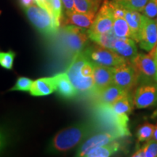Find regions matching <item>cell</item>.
<instances>
[{
	"instance_id": "1",
	"label": "cell",
	"mask_w": 157,
	"mask_h": 157,
	"mask_svg": "<svg viewBox=\"0 0 157 157\" xmlns=\"http://www.w3.org/2000/svg\"><path fill=\"white\" fill-rule=\"evenodd\" d=\"M95 125L81 123L62 129L52 138L50 151L53 153H65L71 150L95 132Z\"/></svg>"
},
{
	"instance_id": "2",
	"label": "cell",
	"mask_w": 157,
	"mask_h": 157,
	"mask_svg": "<svg viewBox=\"0 0 157 157\" xmlns=\"http://www.w3.org/2000/svg\"><path fill=\"white\" fill-rule=\"evenodd\" d=\"M96 124L104 131L114 133L119 137L130 135L128 129V116L114 113L110 105L98 103L95 109Z\"/></svg>"
},
{
	"instance_id": "3",
	"label": "cell",
	"mask_w": 157,
	"mask_h": 157,
	"mask_svg": "<svg viewBox=\"0 0 157 157\" xmlns=\"http://www.w3.org/2000/svg\"><path fill=\"white\" fill-rule=\"evenodd\" d=\"M23 10L31 24L40 34L46 36L56 34L58 28L54 18L48 11L35 4L26 8H23Z\"/></svg>"
},
{
	"instance_id": "4",
	"label": "cell",
	"mask_w": 157,
	"mask_h": 157,
	"mask_svg": "<svg viewBox=\"0 0 157 157\" xmlns=\"http://www.w3.org/2000/svg\"><path fill=\"white\" fill-rule=\"evenodd\" d=\"M87 29L73 25H64L62 30V42L66 50L74 56L85 49L89 39Z\"/></svg>"
},
{
	"instance_id": "5",
	"label": "cell",
	"mask_w": 157,
	"mask_h": 157,
	"mask_svg": "<svg viewBox=\"0 0 157 157\" xmlns=\"http://www.w3.org/2000/svg\"><path fill=\"white\" fill-rule=\"evenodd\" d=\"M83 52L90 61L101 66L115 68L128 62L115 51L97 44L86 48Z\"/></svg>"
},
{
	"instance_id": "6",
	"label": "cell",
	"mask_w": 157,
	"mask_h": 157,
	"mask_svg": "<svg viewBox=\"0 0 157 157\" xmlns=\"http://www.w3.org/2000/svg\"><path fill=\"white\" fill-rule=\"evenodd\" d=\"M131 63L138 74L139 78H143L144 83H157L156 48L148 52V54L137 53Z\"/></svg>"
},
{
	"instance_id": "7",
	"label": "cell",
	"mask_w": 157,
	"mask_h": 157,
	"mask_svg": "<svg viewBox=\"0 0 157 157\" xmlns=\"http://www.w3.org/2000/svg\"><path fill=\"white\" fill-rule=\"evenodd\" d=\"M86 55L84 53L83 51L75 55L74 60L66 72L73 85L78 90V92L81 93L94 91L95 89L93 76L85 77L80 71V67Z\"/></svg>"
},
{
	"instance_id": "8",
	"label": "cell",
	"mask_w": 157,
	"mask_h": 157,
	"mask_svg": "<svg viewBox=\"0 0 157 157\" xmlns=\"http://www.w3.org/2000/svg\"><path fill=\"white\" fill-rule=\"evenodd\" d=\"M139 81V75L129 62L113 68V83L128 93Z\"/></svg>"
},
{
	"instance_id": "9",
	"label": "cell",
	"mask_w": 157,
	"mask_h": 157,
	"mask_svg": "<svg viewBox=\"0 0 157 157\" xmlns=\"http://www.w3.org/2000/svg\"><path fill=\"white\" fill-rule=\"evenodd\" d=\"M114 16L110 1L105 0L96 13L93 24L88 29V34H103L111 31L113 28Z\"/></svg>"
},
{
	"instance_id": "10",
	"label": "cell",
	"mask_w": 157,
	"mask_h": 157,
	"mask_svg": "<svg viewBox=\"0 0 157 157\" xmlns=\"http://www.w3.org/2000/svg\"><path fill=\"white\" fill-rule=\"evenodd\" d=\"M135 106L145 109L157 104V83L146 82L139 86L135 90L133 98Z\"/></svg>"
},
{
	"instance_id": "11",
	"label": "cell",
	"mask_w": 157,
	"mask_h": 157,
	"mask_svg": "<svg viewBox=\"0 0 157 157\" xmlns=\"http://www.w3.org/2000/svg\"><path fill=\"white\" fill-rule=\"evenodd\" d=\"M139 45L142 50L150 52L157 44V23L155 19L143 15Z\"/></svg>"
},
{
	"instance_id": "12",
	"label": "cell",
	"mask_w": 157,
	"mask_h": 157,
	"mask_svg": "<svg viewBox=\"0 0 157 157\" xmlns=\"http://www.w3.org/2000/svg\"><path fill=\"white\" fill-rule=\"evenodd\" d=\"M117 138H119V137L114 133L104 130L100 131L96 134H94L86 139L85 141L81 145V146L78 148L76 156H84V154L90 149L109 144Z\"/></svg>"
},
{
	"instance_id": "13",
	"label": "cell",
	"mask_w": 157,
	"mask_h": 157,
	"mask_svg": "<svg viewBox=\"0 0 157 157\" xmlns=\"http://www.w3.org/2000/svg\"><path fill=\"white\" fill-rule=\"evenodd\" d=\"M96 13H84L76 10L65 12L62 21L63 25H73L84 29H89L95 20Z\"/></svg>"
},
{
	"instance_id": "14",
	"label": "cell",
	"mask_w": 157,
	"mask_h": 157,
	"mask_svg": "<svg viewBox=\"0 0 157 157\" xmlns=\"http://www.w3.org/2000/svg\"><path fill=\"white\" fill-rule=\"evenodd\" d=\"M94 92H98L113 83V68L94 63Z\"/></svg>"
},
{
	"instance_id": "15",
	"label": "cell",
	"mask_w": 157,
	"mask_h": 157,
	"mask_svg": "<svg viewBox=\"0 0 157 157\" xmlns=\"http://www.w3.org/2000/svg\"><path fill=\"white\" fill-rule=\"evenodd\" d=\"M127 93H128L124 91L114 83L110 84L108 87L95 93L98 103L105 104V105H111Z\"/></svg>"
},
{
	"instance_id": "16",
	"label": "cell",
	"mask_w": 157,
	"mask_h": 157,
	"mask_svg": "<svg viewBox=\"0 0 157 157\" xmlns=\"http://www.w3.org/2000/svg\"><path fill=\"white\" fill-rule=\"evenodd\" d=\"M113 50L131 63L137 55L136 42L131 38H119L118 37L113 45Z\"/></svg>"
},
{
	"instance_id": "17",
	"label": "cell",
	"mask_w": 157,
	"mask_h": 157,
	"mask_svg": "<svg viewBox=\"0 0 157 157\" xmlns=\"http://www.w3.org/2000/svg\"><path fill=\"white\" fill-rule=\"evenodd\" d=\"M56 91V77L40 78L33 82L30 94L33 96H46Z\"/></svg>"
},
{
	"instance_id": "18",
	"label": "cell",
	"mask_w": 157,
	"mask_h": 157,
	"mask_svg": "<svg viewBox=\"0 0 157 157\" xmlns=\"http://www.w3.org/2000/svg\"><path fill=\"white\" fill-rule=\"evenodd\" d=\"M56 83V91L61 97L71 99L78 95V90L71 83L66 73H61L55 76Z\"/></svg>"
},
{
	"instance_id": "19",
	"label": "cell",
	"mask_w": 157,
	"mask_h": 157,
	"mask_svg": "<svg viewBox=\"0 0 157 157\" xmlns=\"http://www.w3.org/2000/svg\"><path fill=\"white\" fill-rule=\"evenodd\" d=\"M142 17L143 14H141L140 12L125 10L124 18L130 29L131 39L135 40L136 43H138L140 41Z\"/></svg>"
},
{
	"instance_id": "20",
	"label": "cell",
	"mask_w": 157,
	"mask_h": 157,
	"mask_svg": "<svg viewBox=\"0 0 157 157\" xmlns=\"http://www.w3.org/2000/svg\"><path fill=\"white\" fill-rule=\"evenodd\" d=\"M119 149V143L113 142L104 146H98L90 149L84 154L86 157H108L111 156Z\"/></svg>"
},
{
	"instance_id": "21",
	"label": "cell",
	"mask_w": 157,
	"mask_h": 157,
	"mask_svg": "<svg viewBox=\"0 0 157 157\" xmlns=\"http://www.w3.org/2000/svg\"><path fill=\"white\" fill-rule=\"evenodd\" d=\"M88 35L90 39L95 44L110 50H113V45L118 38L112 29L103 34H90Z\"/></svg>"
},
{
	"instance_id": "22",
	"label": "cell",
	"mask_w": 157,
	"mask_h": 157,
	"mask_svg": "<svg viewBox=\"0 0 157 157\" xmlns=\"http://www.w3.org/2000/svg\"><path fill=\"white\" fill-rule=\"evenodd\" d=\"M133 103L132 98L127 93L110 105L117 115L129 116L132 110Z\"/></svg>"
},
{
	"instance_id": "23",
	"label": "cell",
	"mask_w": 157,
	"mask_h": 157,
	"mask_svg": "<svg viewBox=\"0 0 157 157\" xmlns=\"http://www.w3.org/2000/svg\"><path fill=\"white\" fill-rule=\"evenodd\" d=\"M102 0H74V10L84 13H97Z\"/></svg>"
},
{
	"instance_id": "24",
	"label": "cell",
	"mask_w": 157,
	"mask_h": 157,
	"mask_svg": "<svg viewBox=\"0 0 157 157\" xmlns=\"http://www.w3.org/2000/svg\"><path fill=\"white\" fill-rule=\"evenodd\" d=\"M112 30L119 38H131V31L125 18H115Z\"/></svg>"
},
{
	"instance_id": "25",
	"label": "cell",
	"mask_w": 157,
	"mask_h": 157,
	"mask_svg": "<svg viewBox=\"0 0 157 157\" xmlns=\"http://www.w3.org/2000/svg\"><path fill=\"white\" fill-rule=\"evenodd\" d=\"M124 9L142 13L148 0H113Z\"/></svg>"
},
{
	"instance_id": "26",
	"label": "cell",
	"mask_w": 157,
	"mask_h": 157,
	"mask_svg": "<svg viewBox=\"0 0 157 157\" xmlns=\"http://www.w3.org/2000/svg\"><path fill=\"white\" fill-rule=\"evenodd\" d=\"M155 125L145 123L139 127L137 131V138L139 142H146L152 138Z\"/></svg>"
},
{
	"instance_id": "27",
	"label": "cell",
	"mask_w": 157,
	"mask_h": 157,
	"mask_svg": "<svg viewBox=\"0 0 157 157\" xmlns=\"http://www.w3.org/2000/svg\"><path fill=\"white\" fill-rule=\"evenodd\" d=\"M15 52L13 50L0 52V66L7 70H12L14 63Z\"/></svg>"
},
{
	"instance_id": "28",
	"label": "cell",
	"mask_w": 157,
	"mask_h": 157,
	"mask_svg": "<svg viewBox=\"0 0 157 157\" xmlns=\"http://www.w3.org/2000/svg\"><path fill=\"white\" fill-rule=\"evenodd\" d=\"M33 82L34 81L31 78L25 77V76H21L17 78L15 85L10 90V91H30Z\"/></svg>"
},
{
	"instance_id": "29",
	"label": "cell",
	"mask_w": 157,
	"mask_h": 157,
	"mask_svg": "<svg viewBox=\"0 0 157 157\" xmlns=\"http://www.w3.org/2000/svg\"><path fill=\"white\" fill-rule=\"evenodd\" d=\"M50 1L51 8H52V13H53V16L56 21V25L59 28L60 25V22L63 17L62 13V7L63 5L61 0H49Z\"/></svg>"
},
{
	"instance_id": "30",
	"label": "cell",
	"mask_w": 157,
	"mask_h": 157,
	"mask_svg": "<svg viewBox=\"0 0 157 157\" xmlns=\"http://www.w3.org/2000/svg\"><path fill=\"white\" fill-rule=\"evenodd\" d=\"M144 157H156L157 156V141L151 139L146 141L142 148Z\"/></svg>"
},
{
	"instance_id": "31",
	"label": "cell",
	"mask_w": 157,
	"mask_h": 157,
	"mask_svg": "<svg viewBox=\"0 0 157 157\" xmlns=\"http://www.w3.org/2000/svg\"><path fill=\"white\" fill-rule=\"evenodd\" d=\"M142 14L149 18L155 19L157 17V0H148L143 10Z\"/></svg>"
},
{
	"instance_id": "32",
	"label": "cell",
	"mask_w": 157,
	"mask_h": 157,
	"mask_svg": "<svg viewBox=\"0 0 157 157\" xmlns=\"http://www.w3.org/2000/svg\"><path fill=\"white\" fill-rule=\"evenodd\" d=\"M8 134L5 127L0 125V154L3 152L8 144Z\"/></svg>"
},
{
	"instance_id": "33",
	"label": "cell",
	"mask_w": 157,
	"mask_h": 157,
	"mask_svg": "<svg viewBox=\"0 0 157 157\" xmlns=\"http://www.w3.org/2000/svg\"><path fill=\"white\" fill-rule=\"evenodd\" d=\"M35 1H36V3L37 5H39V7H41L42 8L44 9L45 10L48 11L49 14H50L51 16L54 18L53 13H52L50 1H49V0H35ZM54 20H55V18H54Z\"/></svg>"
},
{
	"instance_id": "34",
	"label": "cell",
	"mask_w": 157,
	"mask_h": 157,
	"mask_svg": "<svg viewBox=\"0 0 157 157\" xmlns=\"http://www.w3.org/2000/svg\"><path fill=\"white\" fill-rule=\"evenodd\" d=\"M61 2L65 12L74 10V0H61Z\"/></svg>"
},
{
	"instance_id": "35",
	"label": "cell",
	"mask_w": 157,
	"mask_h": 157,
	"mask_svg": "<svg viewBox=\"0 0 157 157\" xmlns=\"http://www.w3.org/2000/svg\"><path fill=\"white\" fill-rule=\"evenodd\" d=\"M19 2L23 9L30 7V6L34 5V4H36L35 0H19Z\"/></svg>"
},
{
	"instance_id": "36",
	"label": "cell",
	"mask_w": 157,
	"mask_h": 157,
	"mask_svg": "<svg viewBox=\"0 0 157 157\" xmlns=\"http://www.w3.org/2000/svg\"><path fill=\"white\" fill-rule=\"evenodd\" d=\"M151 139L157 141V124L154 126V133H153V136Z\"/></svg>"
},
{
	"instance_id": "37",
	"label": "cell",
	"mask_w": 157,
	"mask_h": 157,
	"mask_svg": "<svg viewBox=\"0 0 157 157\" xmlns=\"http://www.w3.org/2000/svg\"><path fill=\"white\" fill-rule=\"evenodd\" d=\"M156 68H157V53H156Z\"/></svg>"
},
{
	"instance_id": "38",
	"label": "cell",
	"mask_w": 157,
	"mask_h": 157,
	"mask_svg": "<svg viewBox=\"0 0 157 157\" xmlns=\"http://www.w3.org/2000/svg\"><path fill=\"white\" fill-rule=\"evenodd\" d=\"M156 53H157V45H156Z\"/></svg>"
},
{
	"instance_id": "39",
	"label": "cell",
	"mask_w": 157,
	"mask_h": 157,
	"mask_svg": "<svg viewBox=\"0 0 157 157\" xmlns=\"http://www.w3.org/2000/svg\"><path fill=\"white\" fill-rule=\"evenodd\" d=\"M156 23H157V17H156Z\"/></svg>"
}]
</instances>
